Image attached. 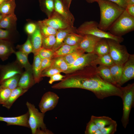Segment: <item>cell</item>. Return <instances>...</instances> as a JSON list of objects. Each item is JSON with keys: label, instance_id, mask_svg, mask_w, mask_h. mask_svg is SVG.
<instances>
[{"label": "cell", "instance_id": "obj_1", "mask_svg": "<svg viewBox=\"0 0 134 134\" xmlns=\"http://www.w3.org/2000/svg\"><path fill=\"white\" fill-rule=\"evenodd\" d=\"M97 67L90 65L66 74L61 81L51 87L57 89L77 88L86 90L92 92L100 99L112 96L121 98V86L104 80L98 74Z\"/></svg>", "mask_w": 134, "mask_h": 134}, {"label": "cell", "instance_id": "obj_2", "mask_svg": "<svg viewBox=\"0 0 134 134\" xmlns=\"http://www.w3.org/2000/svg\"><path fill=\"white\" fill-rule=\"evenodd\" d=\"M100 20L98 28L106 32L125 9L117 4L107 0H98Z\"/></svg>", "mask_w": 134, "mask_h": 134}, {"label": "cell", "instance_id": "obj_3", "mask_svg": "<svg viewBox=\"0 0 134 134\" xmlns=\"http://www.w3.org/2000/svg\"><path fill=\"white\" fill-rule=\"evenodd\" d=\"M26 105L29 113L28 123L32 134H52L44 123V113L39 111L34 105L27 101Z\"/></svg>", "mask_w": 134, "mask_h": 134}, {"label": "cell", "instance_id": "obj_4", "mask_svg": "<svg viewBox=\"0 0 134 134\" xmlns=\"http://www.w3.org/2000/svg\"><path fill=\"white\" fill-rule=\"evenodd\" d=\"M134 30V17L130 15L125 9L108 30L114 35L122 37Z\"/></svg>", "mask_w": 134, "mask_h": 134}, {"label": "cell", "instance_id": "obj_5", "mask_svg": "<svg viewBox=\"0 0 134 134\" xmlns=\"http://www.w3.org/2000/svg\"><path fill=\"white\" fill-rule=\"evenodd\" d=\"M98 23L95 21L85 22L76 29V32L82 35L89 34L101 38L112 39L120 43L124 41L122 37L116 36L109 32L101 30L98 28Z\"/></svg>", "mask_w": 134, "mask_h": 134}, {"label": "cell", "instance_id": "obj_6", "mask_svg": "<svg viewBox=\"0 0 134 134\" xmlns=\"http://www.w3.org/2000/svg\"><path fill=\"white\" fill-rule=\"evenodd\" d=\"M121 98L123 104V114L121 119L122 125L125 129L129 122L130 114L134 102V83L129 84L126 86L121 87Z\"/></svg>", "mask_w": 134, "mask_h": 134}, {"label": "cell", "instance_id": "obj_7", "mask_svg": "<svg viewBox=\"0 0 134 134\" xmlns=\"http://www.w3.org/2000/svg\"><path fill=\"white\" fill-rule=\"evenodd\" d=\"M109 47V52L115 64L123 65L127 60L130 54L125 46L111 39H106Z\"/></svg>", "mask_w": 134, "mask_h": 134}, {"label": "cell", "instance_id": "obj_8", "mask_svg": "<svg viewBox=\"0 0 134 134\" xmlns=\"http://www.w3.org/2000/svg\"><path fill=\"white\" fill-rule=\"evenodd\" d=\"M98 57L93 53H84L78 57L73 64L69 65L68 69L66 74L92 65L93 62Z\"/></svg>", "mask_w": 134, "mask_h": 134}, {"label": "cell", "instance_id": "obj_9", "mask_svg": "<svg viewBox=\"0 0 134 134\" xmlns=\"http://www.w3.org/2000/svg\"><path fill=\"white\" fill-rule=\"evenodd\" d=\"M59 97L56 93L48 91L42 96L38 106L41 112L44 114L54 108L59 101Z\"/></svg>", "mask_w": 134, "mask_h": 134}, {"label": "cell", "instance_id": "obj_10", "mask_svg": "<svg viewBox=\"0 0 134 134\" xmlns=\"http://www.w3.org/2000/svg\"><path fill=\"white\" fill-rule=\"evenodd\" d=\"M22 68L16 61L6 65H0V85L6 80L23 72Z\"/></svg>", "mask_w": 134, "mask_h": 134}, {"label": "cell", "instance_id": "obj_11", "mask_svg": "<svg viewBox=\"0 0 134 134\" xmlns=\"http://www.w3.org/2000/svg\"><path fill=\"white\" fill-rule=\"evenodd\" d=\"M40 21L42 23L57 30L73 27L55 11L48 18Z\"/></svg>", "mask_w": 134, "mask_h": 134}, {"label": "cell", "instance_id": "obj_12", "mask_svg": "<svg viewBox=\"0 0 134 134\" xmlns=\"http://www.w3.org/2000/svg\"><path fill=\"white\" fill-rule=\"evenodd\" d=\"M134 78V54H130L123 65L122 76L118 85L121 86L129 81Z\"/></svg>", "mask_w": 134, "mask_h": 134}, {"label": "cell", "instance_id": "obj_13", "mask_svg": "<svg viewBox=\"0 0 134 134\" xmlns=\"http://www.w3.org/2000/svg\"><path fill=\"white\" fill-rule=\"evenodd\" d=\"M82 35V38L78 45L79 48L85 52L93 53L96 44L101 38L91 35Z\"/></svg>", "mask_w": 134, "mask_h": 134}, {"label": "cell", "instance_id": "obj_14", "mask_svg": "<svg viewBox=\"0 0 134 134\" xmlns=\"http://www.w3.org/2000/svg\"><path fill=\"white\" fill-rule=\"evenodd\" d=\"M29 113L28 111L22 115L15 117L0 116V121L7 123V125H17L30 128L28 123Z\"/></svg>", "mask_w": 134, "mask_h": 134}, {"label": "cell", "instance_id": "obj_15", "mask_svg": "<svg viewBox=\"0 0 134 134\" xmlns=\"http://www.w3.org/2000/svg\"><path fill=\"white\" fill-rule=\"evenodd\" d=\"M54 10L65 20L71 25L73 26L74 18L69 12L68 8L64 3L62 0H54Z\"/></svg>", "mask_w": 134, "mask_h": 134}, {"label": "cell", "instance_id": "obj_16", "mask_svg": "<svg viewBox=\"0 0 134 134\" xmlns=\"http://www.w3.org/2000/svg\"><path fill=\"white\" fill-rule=\"evenodd\" d=\"M35 84L32 70H25L21 75L18 86L28 90Z\"/></svg>", "mask_w": 134, "mask_h": 134}, {"label": "cell", "instance_id": "obj_17", "mask_svg": "<svg viewBox=\"0 0 134 134\" xmlns=\"http://www.w3.org/2000/svg\"><path fill=\"white\" fill-rule=\"evenodd\" d=\"M73 27H70L64 29L58 30L56 35V42L52 50L54 52L63 44L65 39L69 34L76 32ZM77 33V32H76Z\"/></svg>", "mask_w": 134, "mask_h": 134}, {"label": "cell", "instance_id": "obj_18", "mask_svg": "<svg viewBox=\"0 0 134 134\" xmlns=\"http://www.w3.org/2000/svg\"><path fill=\"white\" fill-rule=\"evenodd\" d=\"M29 36L33 46V53L34 55L38 54L39 51L42 47L43 38L42 35L38 26L35 32Z\"/></svg>", "mask_w": 134, "mask_h": 134}, {"label": "cell", "instance_id": "obj_19", "mask_svg": "<svg viewBox=\"0 0 134 134\" xmlns=\"http://www.w3.org/2000/svg\"><path fill=\"white\" fill-rule=\"evenodd\" d=\"M15 51L10 41L4 39H0V58L2 61L7 59Z\"/></svg>", "mask_w": 134, "mask_h": 134}, {"label": "cell", "instance_id": "obj_20", "mask_svg": "<svg viewBox=\"0 0 134 134\" xmlns=\"http://www.w3.org/2000/svg\"><path fill=\"white\" fill-rule=\"evenodd\" d=\"M28 90H27L24 89L18 86L12 90L8 99L2 105V106L8 109H10L17 99L25 93Z\"/></svg>", "mask_w": 134, "mask_h": 134}, {"label": "cell", "instance_id": "obj_21", "mask_svg": "<svg viewBox=\"0 0 134 134\" xmlns=\"http://www.w3.org/2000/svg\"><path fill=\"white\" fill-rule=\"evenodd\" d=\"M42 59L38 54L34 55L32 65V71L35 83H39L42 79L41 76V63Z\"/></svg>", "mask_w": 134, "mask_h": 134}, {"label": "cell", "instance_id": "obj_22", "mask_svg": "<svg viewBox=\"0 0 134 134\" xmlns=\"http://www.w3.org/2000/svg\"><path fill=\"white\" fill-rule=\"evenodd\" d=\"M17 19L14 13L5 16L0 22V28L11 31L15 28Z\"/></svg>", "mask_w": 134, "mask_h": 134}, {"label": "cell", "instance_id": "obj_23", "mask_svg": "<svg viewBox=\"0 0 134 134\" xmlns=\"http://www.w3.org/2000/svg\"><path fill=\"white\" fill-rule=\"evenodd\" d=\"M109 52V47L106 39L101 38L97 42L93 53L98 56H101Z\"/></svg>", "mask_w": 134, "mask_h": 134}, {"label": "cell", "instance_id": "obj_24", "mask_svg": "<svg viewBox=\"0 0 134 134\" xmlns=\"http://www.w3.org/2000/svg\"><path fill=\"white\" fill-rule=\"evenodd\" d=\"M97 68L98 74L104 80L110 83L118 85L112 77L109 67L99 65Z\"/></svg>", "mask_w": 134, "mask_h": 134}, {"label": "cell", "instance_id": "obj_25", "mask_svg": "<svg viewBox=\"0 0 134 134\" xmlns=\"http://www.w3.org/2000/svg\"><path fill=\"white\" fill-rule=\"evenodd\" d=\"M79 48L78 45L71 46L64 44L54 52L52 58L60 56H63L69 54Z\"/></svg>", "mask_w": 134, "mask_h": 134}, {"label": "cell", "instance_id": "obj_26", "mask_svg": "<svg viewBox=\"0 0 134 134\" xmlns=\"http://www.w3.org/2000/svg\"><path fill=\"white\" fill-rule=\"evenodd\" d=\"M14 53L16 56V61L22 68L25 70H32V65L29 62L27 55L20 51H15Z\"/></svg>", "mask_w": 134, "mask_h": 134}, {"label": "cell", "instance_id": "obj_27", "mask_svg": "<svg viewBox=\"0 0 134 134\" xmlns=\"http://www.w3.org/2000/svg\"><path fill=\"white\" fill-rule=\"evenodd\" d=\"M90 119L97 125L99 129L116 122L111 118L105 116H96L92 115Z\"/></svg>", "mask_w": 134, "mask_h": 134}, {"label": "cell", "instance_id": "obj_28", "mask_svg": "<svg viewBox=\"0 0 134 134\" xmlns=\"http://www.w3.org/2000/svg\"><path fill=\"white\" fill-rule=\"evenodd\" d=\"M16 4L15 0H9L0 5V14L3 16L14 13Z\"/></svg>", "mask_w": 134, "mask_h": 134}, {"label": "cell", "instance_id": "obj_29", "mask_svg": "<svg viewBox=\"0 0 134 134\" xmlns=\"http://www.w3.org/2000/svg\"><path fill=\"white\" fill-rule=\"evenodd\" d=\"M115 64L109 53L99 56L94 61L93 66H103L110 67Z\"/></svg>", "mask_w": 134, "mask_h": 134}, {"label": "cell", "instance_id": "obj_30", "mask_svg": "<svg viewBox=\"0 0 134 134\" xmlns=\"http://www.w3.org/2000/svg\"><path fill=\"white\" fill-rule=\"evenodd\" d=\"M83 37V35L74 32L68 34L65 38L64 44L71 46L78 45Z\"/></svg>", "mask_w": 134, "mask_h": 134}, {"label": "cell", "instance_id": "obj_31", "mask_svg": "<svg viewBox=\"0 0 134 134\" xmlns=\"http://www.w3.org/2000/svg\"><path fill=\"white\" fill-rule=\"evenodd\" d=\"M52 66L56 67L62 72L66 74L68 71L69 66L63 56L53 58Z\"/></svg>", "mask_w": 134, "mask_h": 134}, {"label": "cell", "instance_id": "obj_32", "mask_svg": "<svg viewBox=\"0 0 134 134\" xmlns=\"http://www.w3.org/2000/svg\"><path fill=\"white\" fill-rule=\"evenodd\" d=\"M123 66L115 64L109 67L112 77L117 84L122 76Z\"/></svg>", "mask_w": 134, "mask_h": 134}, {"label": "cell", "instance_id": "obj_33", "mask_svg": "<svg viewBox=\"0 0 134 134\" xmlns=\"http://www.w3.org/2000/svg\"><path fill=\"white\" fill-rule=\"evenodd\" d=\"M38 26L43 36L56 35L58 30L49 26L42 23L40 21L37 23Z\"/></svg>", "mask_w": 134, "mask_h": 134}, {"label": "cell", "instance_id": "obj_34", "mask_svg": "<svg viewBox=\"0 0 134 134\" xmlns=\"http://www.w3.org/2000/svg\"><path fill=\"white\" fill-rule=\"evenodd\" d=\"M21 75L18 74L7 79L2 82L0 85L12 90L18 86Z\"/></svg>", "mask_w": 134, "mask_h": 134}, {"label": "cell", "instance_id": "obj_35", "mask_svg": "<svg viewBox=\"0 0 134 134\" xmlns=\"http://www.w3.org/2000/svg\"><path fill=\"white\" fill-rule=\"evenodd\" d=\"M85 52L79 48L73 52L63 56L64 59L68 65L73 64L76 59Z\"/></svg>", "mask_w": 134, "mask_h": 134}, {"label": "cell", "instance_id": "obj_36", "mask_svg": "<svg viewBox=\"0 0 134 134\" xmlns=\"http://www.w3.org/2000/svg\"><path fill=\"white\" fill-rule=\"evenodd\" d=\"M17 47L19 51L22 52L28 56L30 53H33V47L29 36L24 44L18 45Z\"/></svg>", "mask_w": 134, "mask_h": 134}, {"label": "cell", "instance_id": "obj_37", "mask_svg": "<svg viewBox=\"0 0 134 134\" xmlns=\"http://www.w3.org/2000/svg\"><path fill=\"white\" fill-rule=\"evenodd\" d=\"M55 42V35H52L46 36H43L42 47L52 50Z\"/></svg>", "mask_w": 134, "mask_h": 134}, {"label": "cell", "instance_id": "obj_38", "mask_svg": "<svg viewBox=\"0 0 134 134\" xmlns=\"http://www.w3.org/2000/svg\"><path fill=\"white\" fill-rule=\"evenodd\" d=\"M11 91L9 89L0 85V104L2 105L7 101Z\"/></svg>", "mask_w": 134, "mask_h": 134}, {"label": "cell", "instance_id": "obj_39", "mask_svg": "<svg viewBox=\"0 0 134 134\" xmlns=\"http://www.w3.org/2000/svg\"><path fill=\"white\" fill-rule=\"evenodd\" d=\"M62 72L56 67L51 66L43 70L41 73V76L50 77L53 75L57 73H60Z\"/></svg>", "mask_w": 134, "mask_h": 134}, {"label": "cell", "instance_id": "obj_40", "mask_svg": "<svg viewBox=\"0 0 134 134\" xmlns=\"http://www.w3.org/2000/svg\"><path fill=\"white\" fill-rule=\"evenodd\" d=\"M117 124L116 121L100 129L102 134H113L116 131Z\"/></svg>", "mask_w": 134, "mask_h": 134}, {"label": "cell", "instance_id": "obj_41", "mask_svg": "<svg viewBox=\"0 0 134 134\" xmlns=\"http://www.w3.org/2000/svg\"><path fill=\"white\" fill-rule=\"evenodd\" d=\"M54 52L51 49L42 47L39 51L38 54L41 59L47 58H52Z\"/></svg>", "mask_w": 134, "mask_h": 134}, {"label": "cell", "instance_id": "obj_42", "mask_svg": "<svg viewBox=\"0 0 134 134\" xmlns=\"http://www.w3.org/2000/svg\"><path fill=\"white\" fill-rule=\"evenodd\" d=\"M99 128L97 125L91 119L87 124L85 131V134H94Z\"/></svg>", "mask_w": 134, "mask_h": 134}, {"label": "cell", "instance_id": "obj_43", "mask_svg": "<svg viewBox=\"0 0 134 134\" xmlns=\"http://www.w3.org/2000/svg\"><path fill=\"white\" fill-rule=\"evenodd\" d=\"M40 1L47 11L52 12L54 10V0H40Z\"/></svg>", "mask_w": 134, "mask_h": 134}, {"label": "cell", "instance_id": "obj_44", "mask_svg": "<svg viewBox=\"0 0 134 134\" xmlns=\"http://www.w3.org/2000/svg\"><path fill=\"white\" fill-rule=\"evenodd\" d=\"M38 26L33 23H30L27 24L25 27V30L26 33L30 35L34 34L36 31Z\"/></svg>", "mask_w": 134, "mask_h": 134}, {"label": "cell", "instance_id": "obj_45", "mask_svg": "<svg viewBox=\"0 0 134 134\" xmlns=\"http://www.w3.org/2000/svg\"><path fill=\"white\" fill-rule=\"evenodd\" d=\"M53 58H47L42 59L41 63V70L42 71L45 69L52 66Z\"/></svg>", "mask_w": 134, "mask_h": 134}, {"label": "cell", "instance_id": "obj_46", "mask_svg": "<svg viewBox=\"0 0 134 134\" xmlns=\"http://www.w3.org/2000/svg\"><path fill=\"white\" fill-rule=\"evenodd\" d=\"M65 75H63L60 73H57L54 74L50 77V79L48 81L50 84H52L54 82L62 80L64 77Z\"/></svg>", "mask_w": 134, "mask_h": 134}, {"label": "cell", "instance_id": "obj_47", "mask_svg": "<svg viewBox=\"0 0 134 134\" xmlns=\"http://www.w3.org/2000/svg\"><path fill=\"white\" fill-rule=\"evenodd\" d=\"M10 31H11L0 28V39H8L10 35Z\"/></svg>", "mask_w": 134, "mask_h": 134}, {"label": "cell", "instance_id": "obj_48", "mask_svg": "<svg viewBox=\"0 0 134 134\" xmlns=\"http://www.w3.org/2000/svg\"><path fill=\"white\" fill-rule=\"evenodd\" d=\"M118 5L121 7L125 9L127 5L125 0H107Z\"/></svg>", "mask_w": 134, "mask_h": 134}, {"label": "cell", "instance_id": "obj_49", "mask_svg": "<svg viewBox=\"0 0 134 134\" xmlns=\"http://www.w3.org/2000/svg\"><path fill=\"white\" fill-rule=\"evenodd\" d=\"M125 9L130 15L134 17V5L128 4Z\"/></svg>", "mask_w": 134, "mask_h": 134}, {"label": "cell", "instance_id": "obj_50", "mask_svg": "<svg viewBox=\"0 0 134 134\" xmlns=\"http://www.w3.org/2000/svg\"><path fill=\"white\" fill-rule=\"evenodd\" d=\"M64 4L68 8L72 0H62Z\"/></svg>", "mask_w": 134, "mask_h": 134}, {"label": "cell", "instance_id": "obj_51", "mask_svg": "<svg viewBox=\"0 0 134 134\" xmlns=\"http://www.w3.org/2000/svg\"><path fill=\"white\" fill-rule=\"evenodd\" d=\"M89 3H92L95 2H97L98 0H85Z\"/></svg>", "mask_w": 134, "mask_h": 134}, {"label": "cell", "instance_id": "obj_52", "mask_svg": "<svg viewBox=\"0 0 134 134\" xmlns=\"http://www.w3.org/2000/svg\"><path fill=\"white\" fill-rule=\"evenodd\" d=\"M128 4L134 5V0H130Z\"/></svg>", "mask_w": 134, "mask_h": 134}, {"label": "cell", "instance_id": "obj_53", "mask_svg": "<svg viewBox=\"0 0 134 134\" xmlns=\"http://www.w3.org/2000/svg\"><path fill=\"white\" fill-rule=\"evenodd\" d=\"M94 134H102L100 129L97 130L94 133Z\"/></svg>", "mask_w": 134, "mask_h": 134}, {"label": "cell", "instance_id": "obj_54", "mask_svg": "<svg viewBox=\"0 0 134 134\" xmlns=\"http://www.w3.org/2000/svg\"><path fill=\"white\" fill-rule=\"evenodd\" d=\"M9 0H0V5L4 2Z\"/></svg>", "mask_w": 134, "mask_h": 134}, {"label": "cell", "instance_id": "obj_55", "mask_svg": "<svg viewBox=\"0 0 134 134\" xmlns=\"http://www.w3.org/2000/svg\"><path fill=\"white\" fill-rule=\"evenodd\" d=\"M4 16L0 14V22Z\"/></svg>", "mask_w": 134, "mask_h": 134}, {"label": "cell", "instance_id": "obj_56", "mask_svg": "<svg viewBox=\"0 0 134 134\" xmlns=\"http://www.w3.org/2000/svg\"><path fill=\"white\" fill-rule=\"evenodd\" d=\"M125 0L126 1V2H127V4L128 3V2L130 0Z\"/></svg>", "mask_w": 134, "mask_h": 134}]
</instances>
